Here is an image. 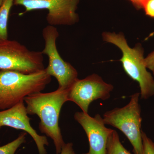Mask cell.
I'll use <instances>...</instances> for the list:
<instances>
[{"label":"cell","mask_w":154,"mask_h":154,"mask_svg":"<svg viewBox=\"0 0 154 154\" xmlns=\"http://www.w3.org/2000/svg\"><path fill=\"white\" fill-rule=\"evenodd\" d=\"M51 80L45 69L30 74L0 71V110L9 109L27 96L43 91Z\"/></svg>","instance_id":"obj_2"},{"label":"cell","mask_w":154,"mask_h":154,"mask_svg":"<svg viewBox=\"0 0 154 154\" xmlns=\"http://www.w3.org/2000/svg\"><path fill=\"white\" fill-rule=\"evenodd\" d=\"M143 9L147 16L154 18V0H147Z\"/></svg>","instance_id":"obj_15"},{"label":"cell","mask_w":154,"mask_h":154,"mask_svg":"<svg viewBox=\"0 0 154 154\" xmlns=\"http://www.w3.org/2000/svg\"><path fill=\"white\" fill-rule=\"evenodd\" d=\"M60 154H75L73 148V144L71 143L65 144Z\"/></svg>","instance_id":"obj_17"},{"label":"cell","mask_w":154,"mask_h":154,"mask_svg":"<svg viewBox=\"0 0 154 154\" xmlns=\"http://www.w3.org/2000/svg\"><path fill=\"white\" fill-rule=\"evenodd\" d=\"M68 90H61L48 93L40 92L31 94L24 99L28 114H36L40 119V131L53 140L57 154H60L65 144L59 125L61 109L68 101Z\"/></svg>","instance_id":"obj_1"},{"label":"cell","mask_w":154,"mask_h":154,"mask_svg":"<svg viewBox=\"0 0 154 154\" xmlns=\"http://www.w3.org/2000/svg\"><path fill=\"white\" fill-rule=\"evenodd\" d=\"M42 34L45 44L42 52L47 56L49 60L45 71L57 80L58 89L68 90L78 79V73L76 69L64 60L59 53L56 46L57 39L59 36L57 28L48 25L43 29Z\"/></svg>","instance_id":"obj_6"},{"label":"cell","mask_w":154,"mask_h":154,"mask_svg":"<svg viewBox=\"0 0 154 154\" xmlns=\"http://www.w3.org/2000/svg\"><path fill=\"white\" fill-rule=\"evenodd\" d=\"M142 138L143 154H154V143L143 131H142Z\"/></svg>","instance_id":"obj_14"},{"label":"cell","mask_w":154,"mask_h":154,"mask_svg":"<svg viewBox=\"0 0 154 154\" xmlns=\"http://www.w3.org/2000/svg\"><path fill=\"white\" fill-rule=\"evenodd\" d=\"M75 120L81 125L88 136L89 150L83 154H106L108 138L113 130L107 128L99 114L92 117L88 113L77 112Z\"/></svg>","instance_id":"obj_9"},{"label":"cell","mask_w":154,"mask_h":154,"mask_svg":"<svg viewBox=\"0 0 154 154\" xmlns=\"http://www.w3.org/2000/svg\"><path fill=\"white\" fill-rule=\"evenodd\" d=\"M140 97V93L134 94L127 105L107 111L103 117L105 125L114 127L125 135L132 145L134 154H143L141 130L142 118Z\"/></svg>","instance_id":"obj_4"},{"label":"cell","mask_w":154,"mask_h":154,"mask_svg":"<svg viewBox=\"0 0 154 154\" xmlns=\"http://www.w3.org/2000/svg\"><path fill=\"white\" fill-rule=\"evenodd\" d=\"M113 86L105 82L99 75L94 74L83 79H79L69 89L68 101L73 102L82 110L88 113L89 106L95 100H107Z\"/></svg>","instance_id":"obj_8"},{"label":"cell","mask_w":154,"mask_h":154,"mask_svg":"<svg viewBox=\"0 0 154 154\" xmlns=\"http://www.w3.org/2000/svg\"><path fill=\"white\" fill-rule=\"evenodd\" d=\"M106 154H132L122 145L118 134L113 130L107 142Z\"/></svg>","instance_id":"obj_12"},{"label":"cell","mask_w":154,"mask_h":154,"mask_svg":"<svg viewBox=\"0 0 154 154\" xmlns=\"http://www.w3.org/2000/svg\"><path fill=\"white\" fill-rule=\"evenodd\" d=\"M45 69L42 51H30L16 40H0V71L30 74Z\"/></svg>","instance_id":"obj_5"},{"label":"cell","mask_w":154,"mask_h":154,"mask_svg":"<svg viewBox=\"0 0 154 154\" xmlns=\"http://www.w3.org/2000/svg\"><path fill=\"white\" fill-rule=\"evenodd\" d=\"M4 0H0V7L2 6V4L4 2Z\"/></svg>","instance_id":"obj_19"},{"label":"cell","mask_w":154,"mask_h":154,"mask_svg":"<svg viewBox=\"0 0 154 154\" xmlns=\"http://www.w3.org/2000/svg\"><path fill=\"white\" fill-rule=\"evenodd\" d=\"M14 1L4 0L0 7V40L8 39V21Z\"/></svg>","instance_id":"obj_11"},{"label":"cell","mask_w":154,"mask_h":154,"mask_svg":"<svg viewBox=\"0 0 154 154\" xmlns=\"http://www.w3.org/2000/svg\"><path fill=\"white\" fill-rule=\"evenodd\" d=\"M137 9H143V6L147 0H129Z\"/></svg>","instance_id":"obj_18"},{"label":"cell","mask_w":154,"mask_h":154,"mask_svg":"<svg viewBox=\"0 0 154 154\" xmlns=\"http://www.w3.org/2000/svg\"><path fill=\"white\" fill-rule=\"evenodd\" d=\"M24 101L13 107L0 111V129L3 126H8L28 133L35 141L39 154H46L45 146L49 144L47 138L38 134L30 124Z\"/></svg>","instance_id":"obj_10"},{"label":"cell","mask_w":154,"mask_h":154,"mask_svg":"<svg viewBox=\"0 0 154 154\" xmlns=\"http://www.w3.org/2000/svg\"><path fill=\"white\" fill-rule=\"evenodd\" d=\"M27 133L22 132L16 140L5 145L0 146V154H15L19 147L25 142Z\"/></svg>","instance_id":"obj_13"},{"label":"cell","mask_w":154,"mask_h":154,"mask_svg":"<svg viewBox=\"0 0 154 154\" xmlns=\"http://www.w3.org/2000/svg\"><path fill=\"white\" fill-rule=\"evenodd\" d=\"M102 38L104 41L121 50L122 54L120 62L127 74L138 83L141 99L146 100L154 96V79L146 67L141 44L138 43L131 48L122 33L104 32Z\"/></svg>","instance_id":"obj_3"},{"label":"cell","mask_w":154,"mask_h":154,"mask_svg":"<svg viewBox=\"0 0 154 154\" xmlns=\"http://www.w3.org/2000/svg\"><path fill=\"white\" fill-rule=\"evenodd\" d=\"M145 63L147 68L150 70L154 75V50L145 57Z\"/></svg>","instance_id":"obj_16"},{"label":"cell","mask_w":154,"mask_h":154,"mask_svg":"<svg viewBox=\"0 0 154 154\" xmlns=\"http://www.w3.org/2000/svg\"><path fill=\"white\" fill-rule=\"evenodd\" d=\"M80 0H14V5L22 6L25 12L19 14L24 15L28 12L36 10L48 11L46 20L49 25H72L79 21L76 11Z\"/></svg>","instance_id":"obj_7"}]
</instances>
